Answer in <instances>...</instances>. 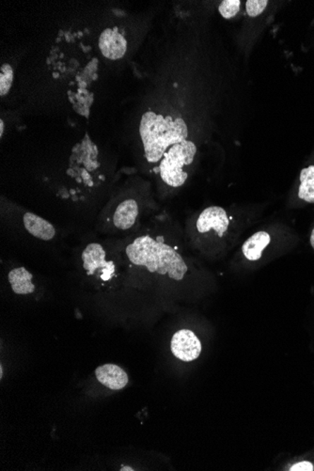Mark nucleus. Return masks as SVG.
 I'll return each mask as SVG.
<instances>
[{"label": "nucleus", "instance_id": "6", "mask_svg": "<svg viewBox=\"0 0 314 471\" xmlns=\"http://www.w3.org/2000/svg\"><path fill=\"white\" fill-rule=\"evenodd\" d=\"M171 348L174 357L185 362H191L200 357L202 343L191 330L181 329L172 337Z\"/></svg>", "mask_w": 314, "mask_h": 471}, {"label": "nucleus", "instance_id": "14", "mask_svg": "<svg viewBox=\"0 0 314 471\" xmlns=\"http://www.w3.org/2000/svg\"><path fill=\"white\" fill-rule=\"evenodd\" d=\"M13 69L10 64L4 63L0 68V95H7L13 82Z\"/></svg>", "mask_w": 314, "mask_h": 471}, {"label": "nucleus", "instance_id": "11", "mask_svg": "<svg viewBox=\"0 0 314 471\" xmlns=\"http://www.w3.org/2000/svg\"><path fill=\"white\" fill-rule=\"evenodd\" d=\"M270 234L265 231H259L246 240L242 245V252L248 261L255 262L262 258V252L270 244Z\"/></svg>", "mask_w": 314, "mask_h": 471}, {"label": "nucleus", "instance_id": "18", "mask_svg": "<svg viewBox=\"0 0 314 471\" xmlns=\"http://www.w3.org/2000/svg\"><path fill=\"white\" fill-rule=\"evenodd\" d=\"M4 121L3 120L0 121V137H3V134H4Z\"/></svg>", "mask_w": 314, "mask_h": 471}, {"label": "nucleus", "instance_id": "12", "mask_svg": "<svg viewBox=\"0 0 314 471\" xmlns=\"http://www.w3.org/2000/svg\"><path fill=\"white\" fill-rule=\"evenodd\" d=\"M8 278L11 290L16 295H30L35 290V285L32 282L33 275L24 267L13 268L8 273Z\"/></svg>", "mask_w": 314, "mask_h": 471}, {"label": "nucleus", "instance_id": "7", "mask_svg": "<svg viewBox=\"0 0 314 471\" xmlns=\"http://www.w3.org/2000/svg\"><path fill=\"white\" fill-rule=\"evenodd\" d=\"M99 48L107 59L117 61L126 55L127 42L117 28H107L99 38Z\"/></svg>", "mask_w": 314, "mask_h": 471}, {"label": "nucleus", "instance_id": "4", "mask_svg": "<svg viewBox=\"0 0 314 471\" xmlns=\"http://www.w3.org/2000/svg\"><path fill=\"white\" fill-rule=\"evenodd\" d=\"M83 268L87 276H95L102 282H109L115 278L116 265L107 259L106 248L99 243H90L81 254Z\"/></svg>", "mask_w": 314, "mask_h": 471}, {"label": "nucleus", "instance_id": "9", "mask_svg": "<svg viewBox=\"0 0 314 471\" xmlns=\"http://www.w3.org/2000/svg\"><path fill=\"white\" fill-rule=\"evenodd\" d=\"M25 230L42 241H50L56 236V228L49 221L33 213H25L23 216Z\"/></svg>", "mask_w": 314, "mask_h": 471}, {"label": "nucleus", "instance_id": "8", "mask_svg": "<svg viewBox=\"0 0 314 471\" xmlns=\"http://www.w3.org/2000/svg\"><path fill=\"white\" fill-rule=\"evenodd\" d=\"M96 378L99 382L112 391H120L128 384L126 372L116 364H104L95 369Z\"/></svg>", "mask_w": 314, "mask_h": 471}, {"label": "nucleus", "instance_id": "17", "mask_svg": "<svg viewBox=\"0 0 314 471\" xmlns=\"http://www.w3.org/2000/svg\"><path fill=\"white\" fill-rule=\"evenodd\" d=\"M290 471H313L314 465L310 462L302 461L296 463L290 467Z\"/></svg>", "mask_w": 314, "mask_h": 471}, {"label": "nucleus", "instance_id": "1", "mask_svg": "<svg viewBox=\"0 0 314 471\" xmlns=\"http://www.w3.org/2000/svg\"><path fill=\"white\" fill-rule=\"evenodd\" d=\"M127 258L135 267L145 268L150 273L168 276L174 281L185 278L188 267L185 259L174 247L150 236H140L126 248Z\"/></svg>", "mask_w": 314, "mask_h": 471}, {"label": "nucleus", "instance_id": "2", "mask_svg": "<svg viewBox=\"0 0 314 471\" xmlns=\"http://www.w3.org/2000/svg\"><path fill=\"white\" fill-rule=\"evenodd\" d=\"M140 134L147 161L157 163L171 147L188 140V129L182 118L148 111L141 118Z\"/></svg>", "mask_w": 314, "mask_h": 471}, {"label": "nucleus", "instance_id": "16", "mask_svg": "<svg viewBox=\"0 0 314 471\" xmlns=\"http://www.w3.org/2000/svg\"><path fill=\"white\" fill-rule=\"evenodd\" d=\"M268 1L265 0H248L246 3V8L247 13L250 17H256L260 16L267 7Z\"/></svg>", "mask_w": 314, "mask_h": 471}, {"label": "nucleus", "instance_id": "10", "mask_svg": "<svg viewBox=\"0 0 314 471\" xmlns=\"http://www.w3.org/2000/svg\"><path fill=\"white\" fill-rule=\"evenodd\" d=\"M140 209L135 200L128 199L121 202L113 214V223L119 230L131 228L137 221Z\"/></svg>", "mask_w": 314, "mask_h": 471}, {"label": "nucleus", "instance_id": "3", "mask_svg": "<svg viewBox=\"0 0 314 471\" xmlns=\"http://www.w3.org/2000/svg\"><path fill=\"white\" fill-rule=\"evenodd\" d=\"M196 154V144L191 140L171 147L161 159L158 169L164 183L171 188L182 186L188 176L183 168L193 163Z\"/></svg>", "mask_w": 314, "mask_h": 471}, {"label": "nucleus", "instance_id": "5", "mask_svg": "<svg viewBox=\"0 0 314 471\" xmlns=\"http://www.w3.org/2000/svg\"><path fill=\"white\" fill-rule=\"evenodd\" d=\"M230 217L227 212L220 206H210L205 209L198 217L196 228L198 233L205 236L222 238L228 231Z\"/></svg>", "mask_w": 314, "mask_h": 471}, {"label": "nucleus", "instance_id": "13", "mask_svg": "<svg viewBox=\"0 0 314 471\" xmlns=\"http://www.w3.org/2000/svg\"><path fill=\"white\" fill-rule=\"evenodd\" d=\"M298 197L304 202L314 203V166H307L301 172Z\"/></svg>", "mask_w": 314, "mask_h": 471}, {"label": "nucleus", "instance_id": "15", "mask_svg": "<svg viewBox=\"0 0 314 471\" xmlns=\"http://www.w3.org/2000/svg\"><path fill=\"white\" fill-rule=\"evenodd\" d=\"M241 1L239 0H226L219 5V11L223 18H234L239 13Z\"/></svg>", "mask_w": 314, "mask_h": 471}, {"label": "nucleus", "instance_id": "19", "mask_svg": "<svg viewBox=\"0 0 314 471\" xmlns=\"http://www.w3.org/2000/svg\"><path fill=\"white\" fill-rule=\"evenodd\" d=\"M310 245L314 250V228H313L312 234H310Z\"/></svg>", "mask_w": 314, "mask_h": 471}, {"label": "nucleus", "instance_id": "20", "mask_svg": "<svg viewBox=\"0 0 314 471\" xmlns=\"http://www.w3.org/2000/svg\"><path fill=\"white\" fill-rule=\"evenodd\" d=\"M121 470V471H124V470L133 471V470H133L132 467H121V470Z\"/></svg>", "mask_w": 314, "mask_h": 471}]
</instances>
